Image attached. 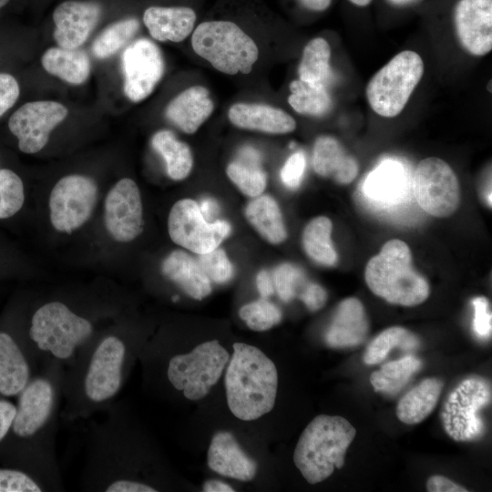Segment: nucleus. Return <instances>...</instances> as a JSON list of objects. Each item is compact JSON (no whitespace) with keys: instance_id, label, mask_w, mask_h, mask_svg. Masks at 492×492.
<instances>
[{"instance_id":"5701e85b","label":"nucleus","mask_w":492,"mask_h":492,"mask_svg":"<svg viewBox=\"0 0 492 492\" xmlns=\"http://www.w3.org/2000/svg\"><path fill=\"white\" fill-rule=\"evenodd\" d=\"M314 171L325 178H332L340 184L352 182L358 173V163L348 155L337 139L330 136L319 137L313 152Z\"/></svg>"},{"instance_id":"473e14b6","label":"nucleus","mask_w":492,"mask_h":492,"mask_svg":"<svg viewBox=\"0 0 492 492\" xmlns=\"http://www.w3.org/2000/svg\"><path fill=\"white\" fill-rule=\"evenodd\" d=\"M332 229L330 219L319 216L309 221L302 232V245L307 255L325 266H333L337 261L331 241Z\"/></svg>"},{"instance_id":"393cba45","label":"nucleus","mask_w":492,"mask_h":492,"mask_svg":"<svg viewBox=\"0 0 492 492\" xmlns=\"http://www.w3.org/2000/svg\"><path fill=\"white\" fill-rule=\"evenodd\" d=\"M163 274L179 285L188 295L202 300L211 292L210 279L198 261L183 251H171L161 265Z\"/></svg>"},{"instance_id":"864d4df0","label":"nucleus","mask_w":492,"mask_h":492,"mask_svg":"<svg viewBox=\"0 0 492 492\" xmlns=\"http://www.w3.org/2000/svg\"><path fill=\"white\" fill-rule=\"evenodd\" d=\"M200 206L203 217L210 221L219 214L220 207L217 201L211 198H205L201 200Z\"/></svg>"},{"instance_id":"ddd939ff","label":"nucleus","mask_w":492,"mask_h":492,"mask_svg":"<svg viewBox=\"0 0 492 492\" xmlns=\"http://www.w3.org/2000/svg\"><path fill=\"white\" fill-rule=\"evenodd\" d=\"M122 68L126 97L132 102H139L152 93L161 79L165 63L155 43L139 38L124 50Z\"/></svg>"},{"instance_id":"49530a36","label":"nucleus","mask_w":492,"mask_h":492,"mask_svg":"<svg viewBox=\"0 0 492 492\" xmlns=\"http://www.w3.org/2000/svg\"><path fill=\"white\" fill-rule=\"evenodd\" d=\"M19 94L17 80L10 74L0 73V117L14 106Z\"/></svg>"},{"instance_id":"4468645a","label":"nucleus","mask_w":492,"mask_h":492,"mask_svg":"<svg viewBox=\"0 0 492 492\" xmlns=\"http://www.w3.org/2000/svg\"><path fill=\"white\" fill-rule=\"evenodd\" d=\"M104 221L109 235L118 242H129L142 232L143 208L134 180L124 178L110 189L104 204Z\"/></svg>"},{"instance_id":"cd10ccee","label":"nucleus","mask_w":492,"mask_h":492,"mask_svg":"<svg viewBox=\"0 0 492 492\" xmlns=\"http://www.w3.org/2000/svg\"><path fill=\"white\" fill-rule=\"evenodd\" d=\"M41 64L47 73L75 86L86 82L91 71L87 54L78 48L50 47L43 54Z\"/></svg>"},{"instance_id":"9d476101","label":"nucleus","mask_w":492,"mask_h":492,"mask_svg":"<svg viewBox=\"0 0 492 492\" xmlns=\"http://www.w3.org/2000/svg\"><path fill=\"white\" fill-rule=\"evenodd\" d=\"M414 192L418 205L435 217H448L459 206L457 177L446 162L436 157L418 163L414 175Z\"/></svg>"},{"instance_id":"603ef678","label":"nucleus","mask_w":492,"mask_h":492,"mask_svg":"<svg viewBox=\"0 0 492 492\" xmlns=\"http://www.w3.org/2000/svg\"><path fill=\"white\" fill-rule=\"evenodd\" d=\"M256 286L261 298L267 299L274 292V286L269 272L265 270L259 272L256 276Z\"/></svg>"},{"instance_id":"f03ea898","label":"nucleus","mask_w":492,"mask_h":492,"mask_svg":"<svg viewBox=\"0 0 492 492\" xmlns=\"http://www.w3.org/2000/svg\"><path fill=\"white\" fill-rule=\"evenodd\" d=\"M355 436V428L343 416L317 415L300 436L293 462L308 483H320L343 466Z\"/></svg>"},{"instance_id":"3c124183","label":"nucleus","mask_w":492,"mask_h":492,"mask_svg":"<svg viewBox=\"0 0 492 492\" xmlns=\"http://www.w3.org/2000/svg\"><path fill=\"white\" fill-rule=\"evenodd\" d=\"M16 406L12 403L0 400V442L10 431L15 415Z\"/></svg>"},{"instance_id":"a19ab883","label":"nucleus","mask_w":492,"mask_h":492,"mask_svg":"<svg viewBox=\"0 0 492 492\" xmlns=\"http://www.w3.org/2000/svg\"><path fill=\"white\" fill-rule=\"evenodd\" d=\"M203 273L217 283L229 282L233 275V267L225 251L216 248L209 252L199 254L197 260Z\"/></svg>"},{"instance_id":"9b49d317","label":"nucleus","mask_w":492,"mask_h":492,"mask_svg":"<svg viewBox=\"0 0 492 492\" xmlns=\"http://www.w3.org/2000/svg\"><path fill=\"white\" fill-rule=\"evenodd\" d=\"M97 186L87 176L72 174L60 179L49 197L50 220L59 232L71 233L90 218Z\"/></svg>"},{"instance_id":"f3484780","label":"nucleus","mask_w":492,"mask_h":492,"mask_svg":"<svg viewBox=\"0 0 492 492\" xmlns=\"http://www.w3.org/2000/svg\"><path fill=\"white\" fill-rule=\"evenodd\" d=\"M101 15V6L92 1H65L53 12L54 39L60 47L78 48L88 38Z\"/></svg>"},{"instance_id":"6e6552de","label":"nucleus","mask_w":492,"mask_h":492,"mask_svg":"<svg viewBox=\"0 0 492 492\" xmlns=\"http://www.w3.org/2000/svg\"><path fill=\"white\" fill-rule=\"evenodd\" d=\"M229 360L228 351L217 340L208 341L188 354L171 357L167 376L187 399L200 400L219 381Z\"/></svg>"},{"instance_id":"6ab92c4d","label":"nucleus","mask_w":492,"mask_h":492,"mask_svg":"<svg viewBox=\"0 0 492 492\" xmlns=\"http://www.w3.org/2000/svg\"><path fill=\"white\" fill-rule=\"evenodd\" d=\"M209 467L214 472L240 481H251L257 473V464L241 447L234 436L226 431L216 433L207 455Z\"/></svg>"},{"instance_id":"1a4fd4ad","label":"nucleus","mask_w":492,"mask_h":492,"mask_svg":"<svg viewBox=\"0 0 492 492\" xmlns=\"http://www.w3.org/2000/svg\"><path fill=\"white\" fill-rule=\"evenodd\" d=\"M169 234L172 241L183 248L203 254L220 246L231 233V225L223 220L208 221L199 204L191 199L178 200L168 219Z\"/></svg>"},{"instance_id":"f704fd0d","label":"nucleus","mask_w":492,"mask_h":492,"mask_svg":"<svg viewBox=\"0 0 492 492\" xmlns=\"http://www.w3.org/2000/svg\"><path fill=\"white\" fill-rule=\"evenodd\" d=\"M420 346L419 338L411 331L392 326L374 337L364 354V363L371 365L381 363L394 348L405 351L415 350Z\"/></svg>"},{"instance_id":"58836bf2","label":"nucleus","mask_w":492,"mask_h":492,"mask_svg":"<svg viewBox=\"0 0 492 492\" xmlns=\"http://www.w3.org/2000/svg\"><path fill=\"white\" fill-rule=\"evenodd\" d=\"M240 317L253 331H266L278 324L282 318V311L265 298L249 302L239 311Z\"/></svg>"},{"instance_id":"ea45409f","label":"nucleus","mask_w":492,"mask_h":492,"mask_svg":"<svg viewBox=\"0 0 492 492\" xmlns=\"http://www.w3.org/2000/svg\"><path fill=\"white\" fill-rule=\"evenodd\" d=\"M25 201V190L21 178L8 169H0V219L16 214Z\"/></svg>"},{"instance_id":"37998d69","label":"nucleus","mask_w":492,"mask_h":492,"mask_svg":"<svg viewBox=\"0 0 492 492\" xmlns=\"http://www.w3.org/2000/svg\"><path fill=\"white\" fill-rule=\"evenodd\" d=\"M41 487L26 473L0 468V492H39Z\"/></svg>"},{"instance_id":"c85d7f7f","label":"nucleus","mask_w":492,"mask_h":492,"mask_svg":"<svg viewBox=\"0 0 492 492\" xmlns=\"http://www.w3.org/2000/svg\"><path fill=\"white\" fill-rule=\"evenodd\" d=\"M245 217L267 241L279 244L287 238V231L278 203L268 195L256 197L245 209Z\"/></svg>"},{"instance_id":"2eb2a0df","label":"nucleus","mask_w":492,"mask_h":492,"mask_svg":"<svg viewBox=\"0 0 492 492\" xmlns=\"http://www.w3.org/2000/svg\"><path fill=\"white\" fill-rule=\"evenodd\" d=\"M126 355L124 343L117 336L104 338L94 351L84 380L86 396L100 403L111 399L121 386Z\"/></svg>"},{"instance_id":"412c9836","label":"nucleus","mask_w":492,"mask_h":492,"mask_svg":"<svg viewBox=\"0 0 492 492\" xmlns=\"http://www.w3.org/2000/svg\"><path fill=\"white\" fill-rule=\"evenodd\" d=\"M236 127L272 134L292 132L296 128L294 118L281 108L264 104L237 103L228 112Z\"/></svg>"},{"instance_id":"a18cd8bd","label":"nucleus","mask_w":492,"mask_h":492,"mask_svg":"<svg viewBox=\"0 0 492 492\" xmlns=\"http://www.w3.org/2000/svg\"><path fill=\"white\" fill-rule=\"evenodd\" d=\"M305 167L306 159L302 152L291 155L281 170L282 183L289 189H297L302 180Z\"/></svg>"},{"instance_id":"2f4dec72","label":"nucleus","mask_w":492,"mask_h":492,"mask_svg":"<svg viewBox=\"0 0 492 492\" xmlns=\"http://www.w3.org/2000/svg\"><path fill=\"white\" fill-rule=\"evenodd\" d=\"M422 364V361L413 355L388 362L371 374L370 383L377 393L396 394L421 369Z\"/></svg>"},{"instance_id":"f257e3e1","label":"nucleus","mask_w":492,"mask_h":492,"mask_svg":"<svg viewBox=\"0 0 492 492\" xmlns=\"http://www.w3.org/2000/svg\"><path fill=\"white\" fill-rule=\"evenodd\" d=\"M228 363L225 389L233 415L251 421L271 412L278 388L274 363L259 348L243 343L233 344Z\"/></svg>"},{"instance_id":"7ed1b4c3","label":"nucleus","mask_w":492,"mask_h":492,"mask_svg":"<svg viewBox=\"0 0 492 492\" xmlns=\"http://www.w3.org/2000/svg\"><path fill=\"white\" fill-rule=\"evenodd\" d=\"M364 279L373 293L392 304L415 306L429 296L426 280L414 270L408 245L388 241L366 264Z\"/></svg>"},{"instance_id":"c9c22d12","label":"nucleus","mask_w":492,"mask_h":492,"mask_svg":"<svg viewBox=\"0 0 492 492\" xmlns=\"http://www.w3.org/2000/svg\"><path fill=\"white\" fill-rule=\"evenodd\" d=\"M331 48L328 42L322 37L312 39L304 47L299 65V79L313 83L324 84L330 75Z\"/></svg>"},{"instance_id":"13d9d810","label":"nucleus","mask_w":492,"mask_h":492,"mask_svg":"<svg viewBox=\"0 0 492 492\" xmlns=\"http://www.w3.org/2000/svg\"><path fill=\"white\" fill-rule=\"evenodd\" d=\"M349 1L358 6H365L369 5L372 0H349Z\"/></svg>"},{"instance_id":"c756f323","label":"nucleus","mask_w":492,"mask_h":492,"mask_svg":"<svg viewBox=\"0 0 492 492\" xmlns=\"http://www.w3.org/2000/svg\"><path fill=\"white\" fill-rule=\"evenodd\" d=\"M151 146L163 158L170 179L181 180L188 177L193 165L192 154L189 146L173 132L165 129L156 132Z\"/></svg>"},{"instance_id":"4c0bfd02","label":"nucleus","mask_w":492,"mask_h":492,"mask_svg":"<svg viewBox=\"0 0 492 492\" xmlns=\"http://www.w3.org/2000/svg\"><path fill=\"white\" fill-rule=\"evenodd\" d=\"M226 172L239 190L249 197L260 196L267 184L266 173L257 164L233 161L229 164Z\"/></svg>"},{"instance_id":"0eeeda50","label":"nucleus","mask_w":492,"mask_h":492,"mask_svg":"<svg viewBox=\"0 0 492 492\" xmlns=\"http://www.w3.org/2000/svg\"><path fill=\"white\" fill-rule=\"evenodd\" d=\"M92 331L88 320L76 314L60 302H50L34 313L29 336L40 350L66 360L91 335Z\"/></svg>"},{"instance_id":"4be33fe9","label":"nucleus","mask_w":492,"mask_h":492,"mask_svg":"<svg viewBox=\"0 0 492 492\" xmlns=\"http://www.w3.org/2000/svg\"><path fill=\"white\" fill-rule=\"evenodd\" d=\"M214 108L207 88L194 86L185 89L168 105L167 118L185 133H195Z\"/></svg>"},{"instance_id":"423d86ee","label":"nucleus","mask_w":492,"mask_h":492,"mask_svg":"<svg viewBox=\"0 0 492 492\" xmlns=\"http://www.w3.org/2000/svg\"><path fill=\"white\" fill-rule=\"evenodd\" d=\"M424 74V62L414 51L395 55L370 79L366 97L379 116L394 118L400 114Z\"/></svg>"},{"instance_id":"e433bc0d","label":"nucleus","mask_w":492,"mask_h":492,"mask_svg":"<svg viewBox=\"0 0 492 492\" xmlns=\"http://www.w3.org/2000/svg\"><path fill=\"white\" fill-rule=\"evenodd\" d=\"M138 28L139 23L135 18H126L110 24L94 40V56L99 59L112 56L134 36Z\"/></svg>"},{"instance_id":"6e6d98bb","label":"nucleus","mask_w":492,"mask_h":492,"mask_svg":"<svg viewBox=\"0 0 492 492\" xmlns=\"http://www.w3.org/2000/svg\"><path fill=\"white\" fill-rule=\"evenodd\" d=\"M332 0H300L310 10L323 11L329 7Z\"/></svg>"},{"instance_id":"bb28decb","label":"nucleus","mask_w":492,"mask_h":492,"mask_svg":"<svg viewBox=\"0 0 492 492\" xmlns=\"http://www.w3.org/2000/svg\"><path fill=\"white\" fill-rule=\"evenodd\" d=\"M29 378V366L21 349L11 335L0 332V394H20Z\"/></svg>"},{"instance_id":"4d7b16f0","label":"nucleus","mask_w":492,"mask_h":492,"mask_svg":"<svg viewBox=\"0 0 492 492\" xmlns=\"http://www.w3.org/2000/svg\"><path fill=\"white\" fill-rule=\"evenodd\" d=\"M387 1L395 5H405L412 2H415L416 0H387Z\"/></svg>"},{"instance_id":"a878e982","label":"nucleus","mask_w":492,"mask_h":492,"mask_svg":"<svg viewBox=\"0 0 492 492\" xmlns=\"http://www.w3.org/2000/svg\"><path fill=\"white\" fill-rule=\"evenodd\" d=\"M443 388L439 378L424 379L401 397L396 406L397 418L406 425L421 423L436 408Z\"/></svg>"},{"instance_id":"72a5a7b5","label":"nucleus","mask_w":492,"mask_h":492,"mask_svg":"<svg viewBox=\"0 0 492 492\" xmlns=\"http://www.w3.org/2000/svg\"><path fill=\"white\" fill-rule=\"evenodd\" d=\"M290 90L288 102L299 114L321 117L332 108V98L324 84L298 79L291 82Z\"/></svg>"},{"instance_id":"39448f33","label":"nucleus","mask_w":492,"mask_h":492,"mask_svg":"<svg viewBox=\"0 0 492 492\" xmlns=\"http://www.w3.org/2000/svg\"><path fill=\"white\" fill-rule=\"evenodd\" d=\"M490 381L481 375H470L461 380L447 394L440 420L446 434L456 442L480 440L487 432L482 412L491 405Z\"/></svg>"},{"instance_id":"8fccbe9b","label":"nucleus","mask_w":492,"mask_h":492,"mask_svg":"<svg viewBox=\"0 0 492 492\" xmlns=\"http://www.w3.org/2000/svg\"><path fill=\"white\" fill-rule=\"evenodd\" d=\"M108 492H154L156 489L149 485L128 479L111 482L105 488Z\"/></svg>"},{"instance_id":"aec40b11","label":"nucleus","mask_w":492,"mask_h":492,"mask_svg":"<svg viewBox=\"0 0 492 492\" xmlns=\"http://www.w3.org/2000/svg\"><path fill=\"white\" fill-rule=\"evenodd\" d=\"M368 331L369 322L363 303L350 297L338 304L324 340L332 348L354 347L364 341Z\"/></svg>"},{"instance_id":"c03bdc74","label":"nucleus","mask_w":492,"mask_h":492,"mask_svg":"<svg viewBox=\"0 0 492 492\" xmlns=\"http://www.w3.org/2000/svg\"><path fill=\"white\" fill-rule=\"evenodd\" d=\"M474 318L472 327L479 339H488L492 331V315L489 311L488 301L484 296H477L472 300Z\"/></svg>"},{"instance_id":"bf43d9fd","label":"nucleus","mask_w":492,"mask_h":492,"mask_svg":"<svg viewBox=\"0 0 492 492\" xmlns=\"http://www.w3.org/2000/svg\"><path fill=\"white\" fill-rule=\"evenodd\" d=\"M9 0H0V9L4 7Z\"/></svg>"},{"instance_id":"7c9ffc66","label":"nucleus","mask_w":492,"mask_h":492,"mask_svg":"<svg viewBox=\"0 0 492 492\" xmlns=\"http://www.w3.org/2000/svg\"><path fill=\"white\" fill-rule=\"evenodd\" d=\"M405 185V171L395 160L382 162L366 177L364 183V194L373 200L386 202L399 197Z\"/></svg>"},{"instance_id":"5fc2aeb1","label":"nucleus","mask_w":492,"mask_h":492,"mask_svg":"<svg viewBox=\"0 0 492 492\" xmlns=\"http://www.w3.org/2000/svg\"><path fill=\"white\" fill-rule=\"evenodd\" d=\"M205 492H232L234 489L228 484L220 480H208L203 484Z\"/></svg>"},{"instance_id":"09e8293b","label":"nucleus","mask_w":492,"mask_h":492,"mask_svg":"<svg viewBox=\"0 0 492 492\" xmlns=\"http://www.w3.org/2000/svg\"><path fill=\"white\" fill-rule=\"evenodd\" d=\"M429 492H466L467 489L456 484L453 480L440 475L430 477L426 482Z\"/></svg>"},{"instance_id":"20e7f679","label":"nucleus","mask_w":492,"mask_h":492,"mask_svg":"<svg viewBox=\"0 0 492 492\" xmlns=\"http://www.w3.org/2000/svg\"><path fill=\"white\" fill-rule=\"evenodd\" d=\"M191 45L200 56L228 75L250 73L259 56L254 40L230 21L200 24L192 34Z\"/></svg>"},{"instance_id":"de8ad7c7","label":"nucleus","mask_w":492,"mask_h":492,"mask_svg":"<svg viewBox=\"0 0 492 492\" xmlns=\"http://www.w3.org/2000/svg\"><path fill=\"white\" fill-rule=\"evenodd\" d=\"M299 298L310 311L315 312L326 303L327 292L321 285L311 282L304 285Z\"/></svg>"},{"instance_id":"dca6fc26","label":"nucleus","mask_w":492,"mask_h":492,"mask_svg":"<svg viewBox=\"0 0 492 492\" xmlns=\"http://www.w3.org/2000/svg\"><path fill=\"white\" fill-rule=\"evenodd\" d=\"M461 46L481 56L492 49V0H459L454 13Z\"/></svg>"},{"instance_id":"79ce46f5","label":"nucleus","mask_w":492,"mask_h":492,"mask_svg":"<svg viewBox=\"0 0 492 492\" xmlns=\"http://www.w3.org/2000/svg\"><path fill=\"white\" fill-rule=\"evenodd\" d=\"M274 286L276 292L283 302L292 300L304 282L302 272L291 263L279 265L273 272Z\"/></svg>"},{"instance_id":"b1692460","label":"nucleus","mask_w":492,"mask_h":492,"mask_svg":"<svg viewBox=\"0 0 492 492\" xmlns=\"http://www.w3.org/2000/svg\"><path fill=\"white\" fill-rule=\"evenodd\" d=\"M195 21V12L184 6H150L143 15V22L150 36L161 42L183 41L191 33Z\"/></svg>"},{"instance_id":"f8f14e48","label":"nucleus","mask_w":492,"mask_h":492,"mask_svg":"<svg viewBox=\"0 0 492 492\" xmlns=\"http://www.w3.org/2000/svg\"><path fill=\"white\" fill-rule=\"evenodd\" d=\"M67 114V108L56 101L27 102L11 115L8 128L17 138L19 149L35 154L46 145L51 131Z\"/></svg>"},{"instance_id":"a211bd4d","label":"nucleus","mask_w":492,"mask_h":492,"mask_svg":"<svg viewBox=\"0 0 492 492\" xmlns=\"http://www.w3.org/2000/svg\"><path fill=\"white\" fill-rule=\"evenodd\" d=\"M19 395L11 429L15 436L28 438L40 431L49 419L55 390L47 379L39 377L29 381Z\"/></svg>"}]
</instances>
